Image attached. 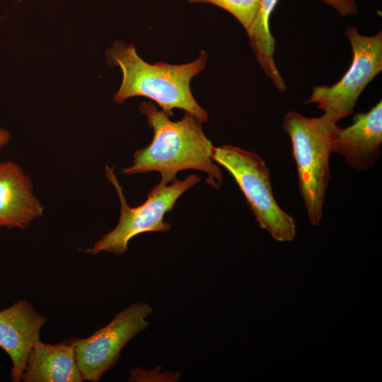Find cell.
<instances>
[{
	"instance_id": "1",
	"label": "cell",
	"mask_w": 382,
	"mask_h": 382,
	"mask_svg": "<svg viewBox=\"0 0 382 382\" xmlns=\"http://www.w3.org/2000/svg\"><path fill=\"white\" fill-rule=\"evenodd\" d=\"M139 110L146 117L153 139L148 146L135 151L132 164L122 168V174L158 171L161 179L170 183L179 171L195 169L207 175L206 182L212 187H221L223 174L212 158L214 146L204 134L201 121L185 111L180 120L173 122L151 101L143 102Z\"/></svg>"
},
{
	"instance_id": "2",
	"label": "cell",
	"mask_w": 382,
	"mask_h": 382,
	"mask_svg": "<svg viewBox=\"0 0 382 382\" xmlns=\"http://www.w3.org/2000/svg\"><path fill=\"white\" fill-rule=\"evenodd\" d=\"M105 59L122 72L120 87L113 97L116 103L144 96L156 102L169 117L173 109L180 108L202 122H208L207 112L197 103L190 89L191 80L206 66L207 52L201 51L197 59L187 64H149L138 55L134 45L115 41L106 50Z\"/></svg>"
},
{
	"instance_id": "3",
	"label": "cell",
	"mask_w": 382,
	"mask_h": 382,
	"mask_svg": "<svg viewBox=\"0 0 382 382\" xmlns=\"http://www.w3.org/2000/svg\"><path fill=\"white\" fill-rule=\"evenodd\" d=\"M332 115L306 117L294 112L284 117L282 127L290 137L296 164L299 190L310 222L318 226L323 217L330 181V158L339 128Z\"/></svg>"
},
{
	"instance_id": "4",
	"label": "cell",
	"mask_w": 382,
	"mask_h": 382,
	"mask_svg": "<svg viewBox=\"0 0 382 382\" xmlns=\"http://www.w3.org/2000/svg\"><path fill=\"white\" fill-rule=\"evenodd\" d=\"M105 178L113 185L120 202V216L114 229L102 236L85 252L97 255L101 252L120 255L128 249L129 241L138 234L151 231H167L170 224L164 221L166 213L171 211L178 199L187 190L200 181L197 175L192 174L182 180L177 178L169 182L161 179L148 193L146 200L136 207H129L114 173L113 168L106 166Z\"/></svg>"
},
{
	"instance_id": "5",
	"label": "cell",
	"mask_w": 382,
	"mask_h": 382,
	"mask_svg": "<svg viewBox=\"0 0 382 382\" xmlns=\"http://www.w3.org/2000/svg\"><path fill=\"white\" fill-rule=\"evenodd\" d=\"M212 158L235 179L259 226L276 241H293L295 220L275 200L265 161L257 154L233 145L213 146Z\"/></svg>"
},
{
	"instance_id": "6",
	"label": "cell",
	"mask_w": 382,
	"mask_h": 382,
	"mask_svg": "<svg viewBox=\"0 0 382 382\" xmlns=\"http://www.w3.org/2000/svg\"><path fill=\"white\" fill-rule=\"evenodd\" d=\"M345 34L349 40L353 54L352 64L342 78L333 86H316L305 104L317 103L324 113L336 120L345 118L354 110L365 87L382 71V32L364 36L354 27Z\"/></svg>"
},
{
	"instance_id": "7",
	"label": "cell",
	"mask_w": 382,
	"mask_h": 382,
	"mask_svg": "<svg viewBox=\"0 0 382 382\" xmlns=\"http://www.w3.org/2000/svg\"><path fill=\"white\" fill-rule=\"evenodd\" d=\"M152 312L146 303H134L117 313L105 327L86 338H71L84 381L98 382L117 362L125 346L145 330Z\"/></svg>"
},
{
	"instance_id": "8",
	"label": "cell",
	"mask_w": 382,
	"mask_h": 382,
	"mask_svg": "<svg viewBox=\"0 0 382 382\" xmlns=\"http://www.w3.org/2000/svg\"><path fill=\"white\" fill-rule=\"evenodd\" d=\"M47 321L45 316L24 299L0 311V347L11 360V381H21L28 352L40 341V331Z\"/></svg>"
},
{
	"instance_id": "9",
	"label": "cell",
	"mask_w": 382,
	"mask_h": 382,
	"mask_svg": "<svg viewBox=\"0 0 382 382\" xmlns=\"http://www.w3.org/2000/svg\"><path fill=\"white\" fill-rule=\"evenodd\" d=\"M382 144L381 100L366 113H357L353 123L338 128L332 153L340 155L345 163L358 171L371 169L380 158Z\"/></svg>"
},
{
	"instance_id": "10",
	"label": "cell",
	"mask_w": 382,
	"mask_h": 382,
	"mask_svg": "<svg viewBox=\"0 0 382 382\" xmlns=\"http://www.w3.org/2000/svg\"><path fill=\"white\" fill-rule=\"evenodd\" d=\"M44 207L34 194L33 184L21 167L0 162V226L26 228L43 216Z\"/></svg>"
},
{
	"instance_id": "11",
	"label": "cell",
	"mask_w": 382,
	"mask_h": 382,
	"mask_svg": "<svg viewBox=\"0 0 382 382\" xmlns=\"http://www.w3.org/2000/svg\"><path fill=\"white\" fill-rule=\"evenodd\" d=\"M75 347L69 340L51 345L37 342L29 351L22 374L23 382H82Z\"/></svg>"
},
{
	"instance_id": "12",
	"label": "cell",
	"mask_w": 382,
	"mask_h": 382,
	"mask_svg": "<svg viewBox=\"0 0 382 382\" xmlns=\"http://www.w3.org/2000/svg\"><path fill=\"white\" fill-rule=\"evenodd\" d=\"M279 0H260L257 15L247 30L250 44L257 62L279 92L286 89L274 60L275 40L269 27L272 13Z\"/></svg>"
},
{
	"instance_id": "13",
	"label": "cell",
	"mask_w": 382,
	"mask_h": 382,
	"mask_svg": "<svg viewBox=\"0 0 382 382\" xmlns=\"http://www.w3.org/2000/svg\"><path fill=\"white\" fill-rule=\"evenodd\" d=\"M189 3H208L232 14L246 31L253 23L259 9L260 0H187Z\"/></svg>"
},
{
	"instance_id": "14",
	"label": "cell",
	"mask_w": 382,
	"mask_h": 382,
	"mask_svg": "<svg viewBox=\"0 0 382 382\" xmlns=\"http://www.w3.org/2000/svg\"><path fill=\"white\" fill-rule=\"evenodd\" d=\"M333 8L342 16L357 13V6L354 0H321Z\"/></svg>"
},
{
	"instance_id": "15",
	"label": "cell",
	"mask_w": 382,
	"mask_h": 382,
	"mask_svg": "<svg viewBox=\"0 0 382 382\" xmlns=\"http://www.w3.org/2000/svg\"><path fill=\"white\" fill-rule=\"evenodd\" d=\"M11 135L6 129L0 127V149L8 144Z\"/></svg>"
},
{
	"instance_id": "16",
	"label": "cell",
	"mask_w": 382,
	"mask_h": 382,
	"mask_svg": "<svg viewBox=\"0 0 382 382\" xmlns=\"http://www.w3.org/2000/svg\"><path fill=\"white\" fill-rule=\"evenodd\" d=\"M0 22H1V18H0Z\"/></svg>"
},
{
	"instance_id": "17",
	"label": "cell",
	"mask_w": 382,
	"mask_h": 382,
	"mask_svg": "<svg viewBox=\"0 0 382 382\" xmlns=\"http://www.w3.org/2000/svg\"><path fill=\"white\" fill-rule=\"evenodd\" d=\"M1 228V227L0 226V228Z\"/></svg>"
}]
</instances>
